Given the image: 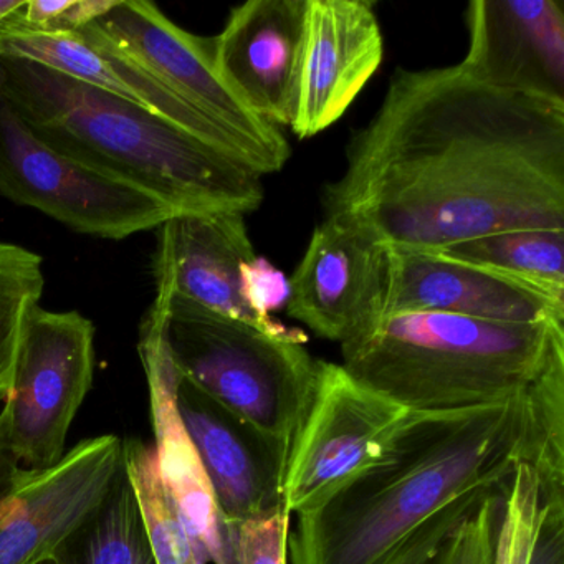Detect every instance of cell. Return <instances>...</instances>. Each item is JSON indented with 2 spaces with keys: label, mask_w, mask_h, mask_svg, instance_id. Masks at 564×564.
<instances>
[{
  "label": "cell",
  "mask_w": 564,
  "mask_h": 564,
  "mask_svg": "<svg viewBox=\"0 0 564 564\" xmlns=\"http://www.w3.org/2000/svg\"><path fill=\"white\" fill-rule=\"evenodd\" d=\"M24 6V0H0V35L8 31L9 24Z\"/></svg>",
  "instance_id": "1f68e13d"
},
{
  "label": "cell",
  "mask_w": 564,
  "mask_h": 564,
  "mask_svg": "<svg viewBox=\"0 0 564 564\" xmlns=\"http://www.w3.org/2000/svg\"><path fill=\"white\" fill-rule=\"evenodd\" d=\"M95 378V325L78 312L29 315L0 432L25 470H45L67 454V438Z\"/></svg>",
  "instance_id": "52a82bcc"
},
{
  "label": "cell",
  "mask_w": 564,
  "mask_h": 564,
  "mask_svg": "<svg viewBox=\"0 0 564 564\" xmlns=\"http://www.w3.org/2000/svg\"><path fill=\"white\" fill-rule=\"evenodd\" d=\"M37 564H61V563H58V561L55 560V557H47V560L41 561V563H37Z\"/></svg>",
  "instance_id": "d6a6232c"
},
{
  "label": "cell",
  "mask_w": 564,
  "mask_h": 564,
  "mask_svg": "<svg viewBox=\"0 0 564 564\" xmlns=\"http://www.w3.org/2000/svg\"><path fill=\"white\" fill-rule=\"evenodd\" d=\"M242 289L247 305L262 322H270L272 313L286 308L292 292L290 279L259 256L243 265Z\"/></svg>",
  "instance_id": "f546056e"
},
{
  "label": "cell",
  "mask_w": 564,
  "mask_h": 564,
  "mask_svg": "<svg viewBox=\"0 0 564 564\" xmlns=\"http://www.w3.org/2000/svg\"><path fill=\"white\" fill-rule=\"evenodd\" d=\"M124 471L123 438H85L45 470L22 468L0 501V564H37L95 513Z\"/></svg>",
  "instance_id": "30bf717a"
},
{
  "label": "cell",
  "mask_w": 564,
  "mask_h": 564,
  "mask_svg": "<svg viewBox=\"0 0 564 564\" xmlns=\"http://www.w3.org/2000/svg\"><path fill=\"white\" fill-rule=\"evenodd\" d=\"M501 491H487L451 531L431 564H494Z\"/></svg>",
  "instance_id": "484cf974"
},
{
  "label": "cell",
  "mask_w": 564,
  "mask_h": 564,
  "mask_svg": "<svg viewBox=\"0 0 564 564\" xmlns=\"http://www.w3.org/2000/svg\"><path fill=\"white\" fill-rule=\"evenodd\" d=\"M422 415L372 391L341 365L318 359L315 389L286 457L283 511L299 517L315 510L386 464Z\"/></svg>",
  "instance_id": "8992f818"
},
{
  "label": "cell",
  "mask_w": 564,
  "mask_h": 564,
  "mask_svg": "<svg viewBox=\"0 0 564 564\" xmlns=\"http://www.w3.org/2000/svg\"><path fill=\"white\" fill-rule=\"evenodd\" d=\"M0 88L48 147L156 197L174 214L246 216L262 206V176L252 167L123 98L4 55Z\"/></svg>",
  "instance_id": "3957f363"
},
{
  "label": "cell",
  "mask_w": 564,
  "mask_h": 564,
  "mask_svg": "<svg viewBox=\"0 0 564 564\" xmlns=\"http://www.w3.org/2000/svg\"><path fill=\"white\" fill-rule=\"evenodd\" d=\"M494 564H564V490L523 462L501 488Z\"/></svg>",
  "instance_id": "ffe728a7"
},
{
  "label": "cell",
  "mask_w": 564,
  "mask_h": 564,
  "mask_svg": "<svg viewBox=\"0 0 564 564\" xmlns=\"http://www.w3.org/2000/svg\"><path fill=\"white\" fill-rule=\"evenodd\" d=\"M524 401L523 464L530 465L543 484L564 490V345L554 349L524 392Z\"/></svg>",
  "instance_id": "603a6c76"
},
{
  "label": "cell",
  "mask_w": 564,
  "mask_h": 564,
  "mask_svg": "<svg viewBox=\"0 0 564 564\" xmlns=\"http://www.w3.org/2000/svg\"><path fill=\"white\" fill-rule=\"evenodd\" d=\"M54 557L61 564H158L127 468L104 503Z\"/></svg>",
  "instance_id": "7402d4cb"
},
{
  "label": "cell",
  "mask_w": 564,
  "mask_h": 564,
  "mask_svg": "<svg viewBox=\"0 0 564 564\" xmlns=\"http://www.w3.org/2000/svg\"><path fill=\"white\" fill-rule=\"evenodd\" d=\"M561 345L563 322L404 312L376 319L343 343L341 366L411 411L444 414L523 394Z\"/></svg>",
  "instance_id": "277c9868"
},
{
  "label": "cell",
  "mask_w": 564,
  "mask_h": 564,
  "mask_svg": "<svg viewBox=\"0 0 564 564\" xmlns=\"http://www.w3.org/2000/svg\"><path fill=\"white\" fill-rule=\"evenodd\" d=\"M0 55L45 65L82 84L123 98L232 154L260 176L273 173L269 161L256 147L177 97L166 85L87 32L0 35Z\"/></svg>",
  "instance_id": "5bb4252c"
},
{
  "label": "cell",
  "mask_w": 564,
  "mask_h": 564,
  "mask_svg": "<svg viewBox=\"0 0 564 564\" xmlns=\"http://www.w3.org/2000/svg\"><path fill=\"white\" fill-rule=\"evenodd\" d=\"M404 312L501 323H564V300L470 263L435 253L388 250L378 319Z\"/></svg>",
  "instance_id": "2e32d148"
},
{
  "label": "cell",
  "mask_w": 564,
  "mask_h": 564,
  "mask_svg": "<svg viewBox=\"0 0 564 564\" xmlns=\"http://www.w3.org/2000/svg\"><path fill=\"white\" fill-rule=\"evenodd\" d=\"M156 230V296H173L262 328L280 325L257 318L243 299L242 269L257 257L243 214H174Z\"/></svg>",
  "instance_id": "ac0fdd59"
},
{
  "label": "cell",
  "mask_w": 564,
  "mask_h": 564,
  "mask_svg": "<svg viewBox=\"0 0 564 564\" xmlns=\"http://www.w3.org/2000/svg\"><path fill=\"white\" fill-rule=\"evenodd\" d=\"M388 250L323 219L290 279L286 313L319 338L349 341L378 319Z\"/></svg>",
  "instance_id": "e0dca14e"
},
{
  "label": "cell",
  "mask_w": 564,
  "mask_h": 564,
  "mask_svg": "<svg viewBox=\"0 0 564 564\" xmlns=\"http://www.w3.org/2000/svg\"><path fill=\"white\" fill-rule=\"evenodd\" d=\"M138 351L150 392L158 474L181 527L204 564H240L239 528L220 511L206 468L177 411L180 372L156 329L144 319Z\"/></svg>",
  "instance_id": "7c38bea8"
},
{
  "label": "cell",
  "mask_w": 564,
  "mask_h": 564,
  "mask_svg": "<svg viewBox=\"0 0 564 564\" xmlns=\"http://www.w3.org/2000/svg\"><path fill=\"white\" fill-rule=\"evenodd\" d=\"M181 378L216 399L286 452L315 389L318 359L305 333L262 328L156 296L144 316Z\"/></svg>",
  "instance_id": "5b68a950"
},
{
  "label": "cell",
  "mask_w": 564,
  "mask_h": 564,
  "mask_svg": "<svg viewBox=\"0 0 564 564\" xmlns=\"http://www.w3.org/2000/svg\"><path fill=\"white\" fill-rule=\"evenodd\" d=\"M487 491L491 490H471L458 495L395 544L378 564H431L451 531Z\"/></svg>",
  "instance_id": "83f0119b"
},
{
  "label": "cell",
  "mask_w": 564,
  "mask_h": 564,
  "mask_svg": "<svg viewBox=\"0 0 564 564\" xmlns=\"http://www.w3.org/2000/svg\"><path fill=\"white\" fill-rule=\"evenodd\" d=\"M82 31L256 147L273 173L290 160L289 141L279 128L249 110L217 74L213 39L183 31L156 6L140 0H115L110 11Z\"/></svg>",
  "instance_id": "9c48e42d"
},
{
  "label": "cell",
  "mask_w": 564,
  "mask_h": 564,
  "mask_svg": "<svg viewBox=\"0 0 564 564\" xmlns=\"http://www.w3.org/2000/svg\"><path fill=\"white\" fill-rule=\"evenodd\" d=\"M524 392L484 408L422 415L386 464L296 517L289 564H378L458 495L500 490L523 462Z\"/></svg>",
  "instance_id": "7a4b0ae2"
},
{
  "label": "cell",
  "mask_w": 564,
  "mask_h": 564,
  "mask_svg": "<svg viewBox=\"0 0 564 564\" xmlns=\"http://www.w3.org/2000/svg\"><path fill=\"white\" fill-rule=\"evenodd\" d=\"M123 454L124 468L140 501L158 564H204L161 484L153 445L138 437L124 438Z\"/></svg>",
  "instance_id": "cb8c5ba5"
},
{
  "label": "cell",
  "mask_w": 564,
  "mask_h": 564,
  "mask_svg": "<svg viewBox=\"0 0 564 564\" xmlns=\"http://www.w3.org/2000/svg\"><path fill=\"white\" fill-rule=\"evenodd\" d=\"M460 67L481 84L564 105V12L556 0H471Z\"/></svg>",
  "instance_id": "4fadbf2b"
},
{
  "label": "cell",
  "mask_w": 564,
  "mask_h": 564,
  "mask_svg": "<svg viewBox=\"0 0 564 564\" xmlns=\"http://www.w3.org/2000/svg\"><path fill=\"white\" fill-rule=\"evenodd\" d=\"M323 210L399 252L564 227V105L481 84L460 64L398 70Z\"/></svg>",
  "instance_id": "6da1fadb"
},
{
  "label": "cell",
  "mask_w": 564,
  "mask_h": 564,
  "mask_svg": "<svg viewBox=\"0 0 564 564\" xmlns=\"http://www.w3.org/2000/svg\"><path fill=\"white\" fill-rule=\"evenodd\" d=\"M306 0H249L213 39L224 84L273 127L292 124L299 98Z\"/></svg>",
  "instance_id": "d6986e66"
},
{
  "label": "cell",
  "mask_w": 564,
  "mask_h": 564,
  "mask_svg": "<svg viewBox=\"0 0 564 564\" xmlns=\"http://www.w3.org/2000/svg\"><path fill=\"white\" fill-rule=\"evenodd\" d=\"M290 528L292 517L286 513L240 524V564H289Z\"/></svg>",
  "instance_id": "f1b7e54d"
},
{
  "label": "cell",
  "mask_w": 564,
  "mask_h": 564,
  "mask_svg": "<svg viewBox=\"0 0 564 564\" xmlns=\"http://www.w3.org/2000/svg\"><path fill=\"white\" fill-rule=\"evenodd\" d=\"M384 41L368 0H306L293 133L335 124L381 67Z\"/></svg>",
  "instance_id": "8fae6325"
},
{
  "label": "cell",
  "mask_w": 564,
  "mask_h": 564,
  "mask_svg": "<svg viewBox=\"0 0 564 564\" xmlns=\"http://www.w3.org/2000/svg\"><path fill=\"white\" fill-rule=\"evenodd\" d=\"M21 470V465L12 457L4 437H2V432H0V501L4 500L9 491L14 488Z\"/></svg>",
  "instance_id": "4dcf8cb0"
},
{
  "label": "cell",
  "mask_w": 564,
  "mask_h": 564,
  "mask_svg": "<svg viewBox=\"0 0 564 564\" xmlns=\"http://www.w3.org/2000/svg\"><path fill=\"white\" fill-rule=\"evenodd\" d=\"M115 0H24L4 34H72L110 11Z\"/></svg>",
  "instance_id": "4316f807"
},
{
  "label": "cell",
  "mask_w": 564,
  "mask_h": 564,
  "mask_svg": "<svg viewBox=\"0 0 564 564\" xmlns=\"http://www.w3.org/2000/svg\"><path fill=\"white\" fill-rule=\"evenodd\" d=\"M176 401L226 520L239 528L285 513L286 452L181 376Z\"/></svg>",
  "instance_id": "9a60e30c"
},
{
  "label": "cell",
  "mask_w": 564,
  "mask_h": 564,
  "mask_svg": "<svg viewBox=\"0 0 564 564\" xmlns=\"http://www.w3.org/2000/svg\"><path fill=\"white\" fill-rule=\"evenodd\" d=\"M434 253L500 273L564 300V227L501 230L452 243Z\"/></svg>",
  "instance_id": "44dd1931"
},
{
  "label": "cell",
  "mask_w": 564,
  "mask_h": 564,
  "mask_svg": "<svg viewBox=\"0 0 564 564\" xmlns=\"http://www.w3.org/2000/svg\"><path fill=\"white\" fill-rule=\"evenodd\" d=\"M0 196L41 210L68 229L121 240L158 229L170 207L156 197L105 176L41 140L0 88Z\"/></svg>",
  "instance_id": "ba28073f"
},
{
  "label": "cell",
  "mask_w": 564,
  "mask_h": 564,
  "mask_svg": "<svg viewBox=\"0 0 564 564\" xmlns=\"http://www.w3.org/2000/svg\"><path fill=\"white\" fill-rule=\"evenodd\" d=\"M44 286V259L24 247L0 242V401L11 386L22 329L41 303Z\"/></svg>",
  "instance_id": "d4e9b609"
}]
</instances>
